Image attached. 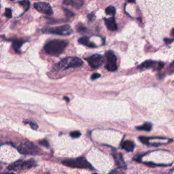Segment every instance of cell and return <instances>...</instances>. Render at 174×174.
Listing matches in <instances>:
<instances>
[{
    "instance_id": "6da1fadb",
    "label": "cell",
    "mask_w": 174,
    "mask_h": 174,
    "mask_svg": "<svg viewBox=\"0 0 174 174\" xmlns=\"http://www.w3.org/2000/svg\"><path fill=\"white\" fill-rule=\"evenodd\" d=\"M68 45V42L65 40L54 39L50 41L44 46V51L51 55H59L65 51Z\"/></svg>"
},
{
    "instance_id": "7a4b0ae2",
    "label": "cell",
    "mask_w": 174,
    "mask_h": 174,
    "mask_svg": "<svg viewBox=\"0 0 174 174\" xmlns=\"http://www.w3.org/2000/svg\"><path fill=\"white\" fill-rule=\"evenodd\" d=\"M82 64H83V62L78 57H66V58L63 59L56 65L59 69L65 70V69H69V68L80 67Z\"/></svg>"
},
{
    "instance_id": "3957f363",
    "label": "cell",
    "mask_w": 174,
    "mask_h": 174,
    "mask_svg": "<svg viewBox=\"0 0 174 174\" xmlns=\"http://www.w3.org/2000/svg\"><path fill=\"white\" fill-rule=\"evenodd\" d=\"M62 163L64 165L71 168L93 169L91 165L84 157H79L75 159H67V160L63 161Z\"/></svg>"
},
{
    "instance_id": "277c9868",
    "label": "cell",
    "mask_w": 174,
    "mask_h": 174,
    "mask_svg": "<svg viewBox=\"0 0 174 174\" xmlns=\"http://www.w3.org/2000/svg\"><path fill=\"white\" fill-rule=\"evenodd\" d=\"M18 150L23 155H39L42 154V150L40 148L29 141H23L18 148Z\"/></svg>"
},
{
    "instance_id": "5b68a950",
    "label": "cell",
    "mask_w": 174,
    "mask_h": 174,
    "mask_svg": "<svg viewBox=\"0 0 174 174\" xmlns=\"http://www.w3.org/2000/svg\"><path fill=\"white\" fill-rule=\"evenodd\" d=\"M44 32L60 35H69L72 33V30L70 26L68 25H65L56 27H48L44 30Z\"/></svg>"
},
{
    "instance_id": "8992f818",
    "label": "cell",
    "mask_w": 174,
    "mask_h": 174,
    "mask_svg": "<svg viewBox=\"0 0 174 174\" xmlns=\"http://www.w3.org/2000/svg\"><path fill=\"white\" fill-rule=\"evenodd\" d=\"M105 58H106V63L105 68L110 71H115L117 70V59L116 55L112 51H109L105 53Z\"/></svg>"
},
{
    "instance_id": "52a82bcc",
    "label": "cell",
    "mask_w": 174,
    "mask_h": 174,
    "mask_svg": "<svg viewBox=\"0 0 174 174\" xmlns=\"http://www.w3.org/2000/svg\"><path fill=\"white\" fill-rule=\"evenodd\" d=\"M85 60L93 69H97L101 67L104 63L103 57L100 55H93L92 56L85 58Z\"/></svg>"
},
{
    "instance_id": "ba28073f",
    "label": "cell",
    "mask_w": 174,
    "mask_h": 174,
    "mask_svg": "<svg viewBox=\"0 0 174 174\" xmlns=\"http://www.w3.org/2000/svg\"><path fill=\"white\" fill-rule=\"evenodd\" d=\"M163 67H164V63L163 62L148 60L141 63L139 66V68L141 69H152L154 70H161V69H163Z\"/></svg>"
},
{
    "instance_id": "9c48e42d",
    "label": "cell",
    "mask_w": 174,
    "mask_h": 174,
    "mask_svg": "<svg viewBox=\"0 0 174 174\" xmlns=\"http://www.w3.org/2000/svg\"><path fill=\"white\" fill-rule=\"evenodd\" d=\"M34 8L42 14L51 15L53 13L51 5L46 2H37L34 3Z\"/></svg>"
},
{
    "instance_id": "30bf717a",
    "label": "cell",
    "mask_w": 174,
    "mask_h": 174,
    "mask_svg": "<svg viewBox=\"0 0 174 174\" xmlns=\"http://www.w3.org/2000/svg\"><path fill=\"white\" fill-rule=\"evenodd\" d=\"M113 157L114 158V160H115L116 164L118 167L121 169H127V165L125 164V161L123 159V157L121 153H116L113 155Z\"/></svg>"
},
{
    "instance_id": "8fae6325",
    "label": "cell",
    "mask_w": 174,
    "mask_h": 174,
    "mask_svg": "<svg viewBox=\"0 0 174 174\" xmlns=\"http://www.w3.org/2000/svg\"><path fill=\"white\" fill-rule=\"evenodd\" d=\"M24 161L19 160L16 161L8 167V169L13 171H19L23 170V164Z\"/></svg>"
},
{
    "instance_id": "7c38bea8",
    "label": "cell",
    "mask_w": 174,
    "mask_h": 174,
    "mask_svg": "<svg viewBox=\"0 0 174 174\" xmlns=\"http://www.w3.org/2000/svg\"><path fill=\"white\" fill-rule=\"evenodd\" d=\"M105 21V25L107 26V29L110 31H116L117 30V25H116L115 20L113 17L110 18V19H104Z\"/></svg>"
},
{
    "instance_id": "4fadbf2b",
    "label": "cell",
    "mask_w": 174,
    "mask_h": 174,
    "mask_svg": "<svg viewBox=\"0 0 174 174\" xmlns=\"http://www.w3.org/2000/svg\"><path fill=\"white\" fill-rule=\"evenodd\" d=\"M63 3L65 5L71 6L76 8H79L83 5L84 0H64Z\"/></svg>"
},
{
    "instance_id": "5bb4252c",
    "label": "cell",
    "mask_w": 174,
    "mask_h": 174,
    "mask_svg": "<svg viewBox=\"0 0 174 174\" xmlns=\"http://www.w3.org/2000/svg\"><path fill=\"white\" fill-rule=\"evenodd\" d=\"M135 143L132 141H125L122 144V148L127 152H132L134 150Z\"/></svg>"
},
{
    "instance_id": "9a60e30c",
    "label": "cell",
    "mask_w": 174,
    "mask_h": 174,
    "mask_svg": "<svg viewBox=\"0 0 174 174\" xmlns=\"http://www.w3.org/2000/svg\"><path fill=\"white\" fill-rule=\"evenodd\" d=\"M78 42L80 43V44H83V45L87 46V47H90V48L96 47L95 44L94 43L91 42L89 39L87 37H80V38L78 39Z\"/></svg>"
},
{
    "instance_id": "2e32d148",
    "label": "cell",
    "mask_w": 174,
    "mask_h": 174,
    "mask_svg": "<svg viewBox=\"0 0 174 174\" xmlns=\"http://www.w3.org/2000/svg\"><path fill=\"white\" fill-rule=\"evenodd\" d=\"M36 165V162L33 159H30V160L26 161H24L23 164V169H29L33 167Z\"/></svg>"
},
{
    "instance_id": "e0dca14e",
    "label": "cell",
    "mask_w": 174,
    "mask_h": 174,
    "mask_svg": "<svg viewBox=\"0 0 174 174\" xmlns=\"http://www.w3.org/2000/svg\"><path fill=\"white\" fill-rule=\"evenodd\" d=\"M25 41L23 40L22 39H14L13 41V44H12V46H13L14 49L15 50L17 53H20V48H21V46L23 45V43H24Z\"/></svg>"
},
{
    "instance_id": "ac0fdd59",
    "label": "cell",
    "mask_w": 174,
    "mask_h": 174,
    "mask_svg": "<svg viewBox=\"0 0 174 174\" xmlns=\"http://www.w3.org/2000/svg\"><path fill=\"white\" fill-rule=\"evenodd\" d=\"M152 125L151 123H146L141 125L140 127H136V129L139 131H150L152 129Z\"/></svg>"
},
{
    "instance_id": "d6986e66",
    "label": "cell",
    "mask_w": 174,
    "mask_h": 174,
    "mask_svg": "<svg viewBox=\"0 0 174 174\" xmlns=\"http://www.w3.org/2000/svg\"><path fill=\"white\" fill-rule=\"evenodd\" d=\"M19 3L24 8L25 11L28 10L30 7V2L29 0H21V1H19Z\"/></svg>"
},
{
    "instance_id": "ffe728a7",
    "label": "cell",
    "mask_w": 174,
    "mask_h": 174,
    "mask_svg": "<svg viewBox=\"0 0 174 174\" xmlns=\"http://www.w3.org/2000/svg\"><path fill=\"white\" fill-rule=\"evenodd\" d=\"M105 13H106L107 15H111L113 16L114 15V14L116 13V9L114 6H109L107 7L105 10Z\"/></svg>"
},
{
    "instance_id": "44dd1931",
    "label": "cell",
    "mask_w": 174,
    "mask_h": 174,
    "mask_svg": "<svg viewBox=\"0 0 174 174\" xmlns=\"http://www.w3.org/2000/svg\"><path fill=\"white\" fill-rule=\"evenodd\" d=\"M76 29L77 31L78 32H80V33H84V32L87 31V28L82 24H80V23L76 26Z\"/></svg>"
},
{
    "instance_id": "7402d4cb",
    "label": "cell",
    "mask_w": 174,
    "mask_h": 174,
    "mask_svg": "<svg viewBox=\"0 0 174 174\" xmlns=\"http://www.w3.org/2000/svg\"><path fill=\"white\" fill-rule=\"evenodd\" d=\"M167 71L169 74H171V73H174V61L170 64V65L169 66Z\"/></svg>"
},
{
    "instance_id": "603a6c76",
    "label": "cell",
    "mask_w": 174,
    "mask_h": 174,
    "mask_svg": "<svg viewBox=\"0 0 174 174\" xmlns=\"http://www.w3.org/2000/svg\"><path fill=\"white\" fill-rule=\"evenodd\" d=\"M5 15H6V17L7 18H8V19H10V18H12V10L10 8H6V10H5Z\"/></svg>"
},
{
    "instance_id": "cb8c5ba5",
    "label": "cell",
    "mask_w": 174,
    "mask_h": 174,
    "mask_svg": "<svg viewBox=\"0 0 174 174\" xmlns=\"http://www.w3.org/2000/svg\"><path fill=\"white\" fill-rule=\"evenodd\" d=\"M80 135H81V133L79 131H73L70 133V136L73 138H78L80 137Z\"/></svg>"
},
{
    "instance_id": "d4e9b609",
    "label": "cell",
    "mask_w": 174,
    "mask_h": 174,
    "mask_svg": "<svg viewBox=\"0 0 174 174\" xmlns=\"http://www.w3.org/2000/svg\"><path fill=\"white\" fill-rule=\"evenodd\" d=\"M39 143L41 145V146H45L46 148H48V147H49V143H48V141L46 140V139H44V140H42V141H39Z\"/></svg>"
},
{
    "instance_id": "484cf974",
    "label": "cell",
    "mask_w": 174,
    "mask_h": 174,
    "mask_svg": "<svg viewBox=\"0 0 174 174\" xmlns=\"http://www.w3.org/2000/svg\"><path fill=\"white\" fill-rule=\"evenodd\" d=\"M25 123H27V124H29L30 125H31V127L33 129H34V130H36V129H37V127H38V126L36 125L35 123H32V122H29V121H25L24 122Z\"/></svg>"
},
{
    "instance_id": "4316f807",
    "label": "cell",
    "mask_w": 174,
    "mask_h": 174,
    "mask_svg": "<svg viewBox=\"0 0 174 174\" xmlns=\"http://www.w3.org/2000/svg\"><path fill=\"white\" fill-rule=\"evenodd\" d=\"M64 10H65V12L66 16H67V17H73V15H74L73 12H71L69 10H68V9L65 8V9H64Z\"/></svg>"
},
{
    "instance_id": "83f0119b",
    "label": "cell",
    "mask_w": 174,
    "mask_h": 174,
    "mask_svg": "<svg viewBox=\"0 0 174 174\" xmlns=\"http://www.w3.org/2000/svg\"><path fill=\"white\" fill-rule=\"evenodd\" d=\"M100 77H101V75H100L99 73H93L92 76H91V80H96V79L99 78Z\"/></svg>"
},
{
    "instance_id": "f1b7e54d",
    "label": "cell",
    "mask_w": 174,
    "mask_h": 174,
    "mask_svg": "<svg viewBox=\"0 0 174 174\" xmlns=\"http://www.w3.org/2000/svg\"><path fill=\"white\" fill-rule=\"evenodd\" d=\"M165 42L166 43V44H170V43H171L173 41V39H168V38H166L164 39Z\"/></svg>"
},
{
    "instance_id": "f546056e",
    "label": "cell",
    "mask_w": 174,
    "mask_h": 174,
    "mask_svg": "<svg viewBox=\"0 0 174 174\" xmlns=\"http://www.w3.org/2000/svg\"><path fill=\"white\" fill-rule=\"evenodd\" d=\"M128 1H129V2L133 3V2H135V0H128Z\"/></svg>"
},
{
    "instance_id": "4dcf8cb0",
    "label": "cell",
    "mask_w": 174,
    "mask_h": 174,
    "mask_svg": "<svg viewBox=\"0 0 174 174\" xmlns=\"http://www.w3.org/2000/svg\"><path fill=\"white\" fill-rule=\"evenodd\" d=\"M171 35H173V36H174V29L171 31Z\"/></svg>"
},
{
    "instance_id": "1f68e13d",
    "label": "cell",
    "mask_w": 174,
    "mask_h": 174,
    "mask_svg": "<svg viewBox=\"0 0 174 174\" xmlns=\"http://www.w3.org/2000/svg\"><path fill=\"white\" fill-rule=\"evenodd\" d=\"M64 99H65L67 100V101H69V99H67V97H64Z\"/></svg>"
},
{
    "instance_id": "d6a6232c",
    "label": "cell",
    "mask_w": 174,
    "mask_h": 174,
    "mask_svg": "<svg viewBox=\"0 0 174 174\" xmlns=\"http://www.w3.org/2000/svg\"><path fill=\"white\" fill-rule=\"evenodd\" d=\"M1 168H2V166H1V165H0V170H1Z\"/></svg>"
},
{
    "instance_id": "836d02e7",
    "label": "cell",
    "mask_w": 174,
    "mask_h": 174,
    "mask_svg": "<svg viewBox=\"0 0 174 174\" xmlns=\"http://www.w3.org/2000/svg\"><path fill=\"white\" fill-rule=\"evenodd\" d=\"M11 1H14V0H11Z\"/></svg>"
}]
</instances>
